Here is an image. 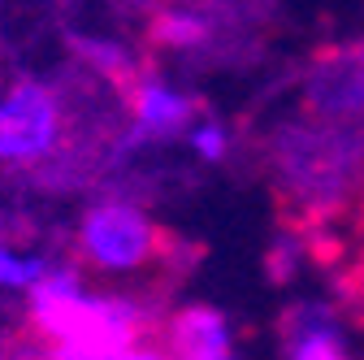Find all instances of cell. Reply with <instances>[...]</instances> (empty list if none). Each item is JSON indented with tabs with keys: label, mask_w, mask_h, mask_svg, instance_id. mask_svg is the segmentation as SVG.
I'll list each match as a JSON object with an SVG mask.
<instances>
[{
	"label": "cell",
	"mask_w": 364,
	"mask_h": 360,
	"mask_svg": "<svg viewBox=\"0 0 364 360\" xmlns=\"http://www.w3.org/2000/svg\"><path fill=\"white\" fill-rule=\"evenodd\" d=\"M264 157L278 191L299 213L321 217L364 183V126H338L304 113L273 126Z\"/></svg>",
	"instance_id": "6da1fadb"
},
{
	"label": "cell",
	"mask_w": 364,
	"mask_h": 360,
	"mask_svg": "<svg viewBox=\"0 0 364 360\" xmlns=\"http://www.w3.org/2000/svg\"><path fill=\"white\" fill-rule=\"evenodd\" d=\"M26 308L31 322L53 339V347L122 351L148 343L152 330V317L139 300L122 291H96L74 260H53L48 278L26 295Z\"/></svg>",
	"instance_id": "7a4b0ae2"
},
{
	"label": "cell",
	"mask_w": 364,
	"mask_h": 360,
	"mask_svg": "<svg viewBox=\"0 0 364 360\" xmlns=\"http://www.w3.org/2000/svg\"><path fill=\"white\" fill-rule=\"evenodd\" d=\"M161 256H165V235L134 200L122 196L91 200L74 226V265L96 278L109 282L139 278Z\"/></svg>",
	"instance_id": "3957f363"
},
{
	"label": "cell",
	"mask_w": 364,
	"mask_h": 360,
	"mask_svg": "<svg viewBox=\"0 0 364 360\" xmlns=\"http://www.w3.org/2000/svg\"><path fill=\"white\" fill-rule=\"evenodd\" d=\"M65 148V100L43 78H14L0 87V165L35 169Z\"/></svg>",
	"instance_id": "277c9868"
},
{
	"label": "cell",
	"mask_w": 364,
	"mask_h": 360,
	"mask_svg": "<svg viewBox=\"0 0 364 360\" xmlns=\"http://www.w3.org/2000/svg\"><path fill=\"white\" fill-rule=\"evenodd\" d=\"M299 109L321 122L364 126V39L330 43L304 65Z\"/></svg>",
	"instance_id": "5b68a950"
},
{
	"label": "cell",
	"mask_w": 364,
	"mask_h": 360,
	"mask_svg": "<svg viewBox=\"0 0 364 360\" xmlns=\"http://www.w3.org/2000/svg\"><path fill=\"white\" fill-rule=\"evenodd\" d=\"M126 105H130V130L117 139V157L144 148V144L182 139L200 122V96L161 70H144L134 78L126 87Z\"/></svg>",
	"instance_id": "8992f818"
},
{
	"label": "cell",
	"mask_w": 364,
	"mask_h": 360,
	"mask_svg": "<svg viewBox=\"0 0 364 360\" xmlns=\"http://www.w3.org/2000/svg\"><path fill=\"white\" fill-rule=\"evenodd\" d=\"M282 360H351L343 312L321 295L295 300L282 312Z\"/></svg>",
	"instance_id": "52a82bcc"
},
{
	"label": "cell",
	"mask_w": 364,
	"mask_h": 360,
	"mask_svg": "<svg viewBox=\"0 0 364 360\" xmlns=\"http://www.w3.org/2000/svg\"><path fill=\"white\" fill-rule=\"evenodd\" d=\"M169 360H243L235 322L213 304H187L165 322Z\"/></svg>",
	"instance_id": "ba28073f"
},
{
	"label": "cell",
	"mask_w": 364,
	"mask_h": 360,
	"mask_svg": "<svg viewBox=\"0 0 364 360\" xmlns=\"http://www.w3.org/2000/svg\"><path fill=\"white\" fill-rule=\"evenodd\" d=\"M217 39V14L204 5H165L152 14V43L165 53H200Z\"/></svg>",
	"instance_id": "9c48e42d"
},
{
	"label": "cell",
	"mask_w": 364,
	"mask_h": 360,
	"mask_svg": "<svg viewBox=\"0 0 364 360\" xmlns=\"http://www.w3.org/2000/svg\"><path fill=\"white\" fill-rule=\"evenodd\" d=\"M70 48L78 53V61L87 65L91 78H105V83H117V87H130L134 78L144 74L139 57H134L122 39H100V35H74Z\"/></svg>",
	"instance_id": "30bf717a"
},
{
	"label": "cell",
	"mask_w": 364,
	"mask_h": 360,
	"mask_svg": "<svg viewBox=\"0 0 364 360\" xmlns=\"http://www.w3.org/2000/svg\"><path fill=\"white\" fill-rule=\"evenodd\" d=\"M53 260L43 252H31V248H14L0 239V291H14V295H31L43 278H48Z\"/></svg>",
	"instance_id": "8fae6325"
},
{
	"label": "cell",
	"mask_w": 364,
	"mask_h": 360,
	"mask_svg": "<svg viewBox=\"0 0 364 360\" xmlns=\"http://www.w3.org/2000/svg\"><path fill=\"white\" fill-rule=\"evenodd\" d=\"M182 144H187V152L200 165H221L225 157L235 152V134H230V126L217 122V117H200L187 134H182Z\"/></svg>",
	"instance_id": "7c38bea8"
}]
</instances>
